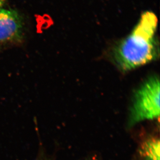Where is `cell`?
Masks as SVG:
<instances>
[{
	"mask_svg": "<svg viewBox=\"0 0 160 160\" xmlns=\"http://www.w3.org/2000/svg\"><path fill=\"white\" fill-rule=\"evenodd\" d=\"M158 22L154 12H145L131 33L116 46L113 51V58L120 70L123 72L134 70L158 58Z\"/></svg>",
	"mask_w": 160,
	"mask_h": 160,
	"instance_id": "6da1fadb",
	"label": "cell"
},
{
	"mask_svg": "<svg viewBox=\"0 0 160 160\" xmlns=\"http://www.w3.org/2000/svg\"><path fill=\"white\" fill-rule=\"evenodd\" d=\"M160 80L157 76L148 78L136 91L128 117L130 127L160 117Z\"/></svg>",
	"mask_w": 160,
	"mask_h": 160,
	"instance_id": "7a4b0ae2",
	"label": "cell"
},
{
	"mask_svg": "<svg viewBox=\"0 0 160 160\" xmlns=\"http://www.w3.org/2000/svg\"><path fill=\"white\" fill-rule=\"evenodd\" d=\"M23 33L22 19L12 9H0V43L21 40Z\"/></svg>",
	"mask_w": 160,
	"mask_h": 160,
	"instance_id": "3957f363",
	"label": "cell"
},
{
	"mask_svg": "<svg viewBox=\"0 0 160 160\" xmlns=\"http://www.w3.org/2000/svg\"><path fill=\"white\" fill-rule=\"evenodd\" d=\"M139 153L144 160H160V141L151 138L141 146Z\"/></svg>",
	"mask_w": 160,
	"mask_h": 160,
	"instance_id": "277c9868",
	"label": "cell"
},
{
	"mask_svg": "<svg viewBox=\"0 0 160 160\" xmlns=\"http://www.w3.org/2000/svg\"><path fill=\"white\" fill-rule=\"evenodd\" d=\"M6 0H0V9H2L4 6Z\"/></svg>",
	"mask_w": 160,
	"mask_h": 160,
	"instance_id": "5b68a950",
	"label": "cell"
},
{
	"mask_svg": "<svg viewBox=\"0 0 160 160\" xmlns=\"http://www.w3.org/2000/svg\"><path fill=\"white\" fill-rule=\"evenodd\" d=\"M96 160V159H94V158H92V159H87V160Z\"/></svg>",
	"mask_w": 160,
	"mask_h": 160,
	"instance_id": "8992f818",
	"label": "cell"
}]
</instances>
